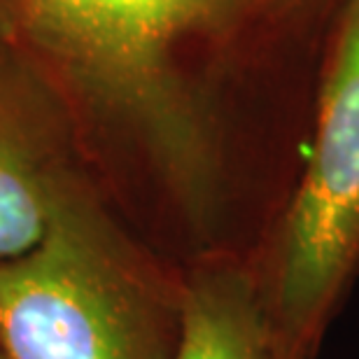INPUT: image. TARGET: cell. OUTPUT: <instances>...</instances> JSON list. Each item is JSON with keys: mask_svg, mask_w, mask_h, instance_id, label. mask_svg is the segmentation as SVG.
<instances>
[{"mask_svg": "<svg viewBox=\"0 0 359 359\" xmlns=\"http://www.w3.org/2000/svg\"><path fill=\"white\" fill-rule=\"evenodd\" d=\"M353 0H12L149 210L208 222L290 191Z\"/></svg>", "mask_w": 359, "mask_h": 359, "instance_id": "cell-1", "label": "cell"}, {"mask_svg": "<svg viewBox=\"0 0 359 359\" xmlns=\"http://www.w3.org/2000/svg\"><path fill=\"white\" fill-rule=\"evenodd\" d=\"M0 359H5V357H3V355H0Z\"/></svg>", "mask_w": 359, "mask_h": 359, "instance_id": "cell-6", "label": "cell"}, {"mask_svg": "<svg viewBox=\"0 0 359 359\" xmlns=\"http://www.w3.org/2000/svg\"><path fill=\"white\" fill-rule=\"evenodd\" d=\"M245 264L285 357L318 359L359 280V0L329 47L299 182Z\"/></svg>", "mask_w": 359, "mask_h": 359, "instance_id": "cell-3", "label": "cell"}, {"mask_svg": "<svg viewBox=\"0 0 359 359\" xmlns=\"http://www.w3.org/2000/svg\"><path fill=\"white\" fill-rule=\"evenodd\" d=\"M184 271L84 210L54 205L45 241L0 264L5 359H170Z\"/></svg>", "mask_w": 359, "mask_h": 359, "instance_id": "cell-2", "label": "cell"}, {"mask_svg": "<svg viewBox=\"0 0 359 359\" xmlns=\"http://www.w3.org/2000/svg\"><path fill=\"white\" fill-rule=\"evenodd\" d=\"M170 359H287L264 318L245 257H212L184 269Z\"/></svg>", "mask_w": 359, "mask_h": 359, "instance_id": "cell-4", "label": "cell"}, {"mask_svg": "<svg viewBox=\"0 0 359 359\" xmlns=\"http://www.w3.org/2000/svg\"><path fill=\"white\" fill-rule=\"evenodd\" d=\"M56 198L40 175L0 133V264L19 259L45 241L54 217Z\"/></svg>", "mask_w": 359, "mask_h": 359, "instance_id": "cell-5", "label": "cell"}]
</instances>
